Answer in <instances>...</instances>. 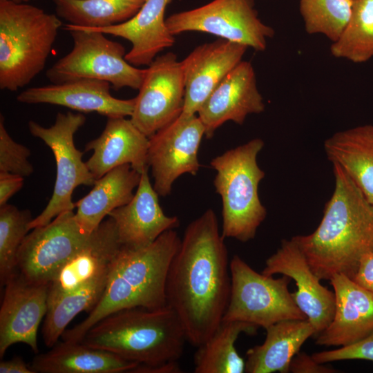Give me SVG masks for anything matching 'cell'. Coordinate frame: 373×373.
Listing matches in <instances>:
<instances>
[{"label":"cell","instance_id":"cell-3","mask_svg":"<svg viewBox=\"0 0 373 373\" xmlns=\"http://www.w3.org/2000/svg\"><path fill=\"white\" fill-rule=\"evenodd\" d=\"M180 242L177 232L170 229L146 247L121 246L110 266L99 300L82 322L64 332L63 341H80L94 325L117 311L166 305L167 273Z\"/></svg>","mask_w":373,"mask_h":373},{"label":"cell","instance_id":"cell-9","mask_svg":"<svg viewBox=\"0 0 373 373\" xmlns=\"http://www.w3.org/2000/svg\"><path fill=\"white\" fill-rule=\"evenodd\" d=\"M86 117L79 113H58L54 124L44 127L30 120L28 129L31 135L41 139L52 151L57 167L56 180L52 195L43 211L28 224L34 228L48 224L59 214L73 211L72 200L74 190L80 185L93 186L95 179L83 162V152L75 145L74 136L85 124Z\"/></svg>","mask_w":373,"mask_h":373},{"label":"cell","instance_id":"cell-37","mask_svg":"<svg viewBox=\"0 0 373 373\" xmlns=\"http://www.w3.org/2000/svg\"><path fill=\"white\" fill-rule=\"evenodd\" d=\"M352 279L373 294V250L365 254L361 258L356 273Z\"/></svg>","mask_w":373,"mask_h":373},{"label":"cell","instance_id":"cell-34","mask_svg":"<svg viewBox=\"0 0 373 373\" xmlns=\"http://www.w3.org/2000/svg\"><path fill=\"white\" fill-rule=\"evenodd\" d=\"M31 153L29 149L15 142L7 131L4 117L0 115V172L10 173L23 178L30 176L34 171L28 161Z\"/></svg>","mask_w":373,"mask_h":373},{"label":"cell","instance_id":"cell-35","mask_svg":"<svg viewBox=\"0 0 373 373\" xmlns=\"http://www.w3.org/2000/svg\"><path fill=\"white\" fill-rule=\"evenodd\" d=\"M318 363L360 359L373 361V331L363 339L349 345L332 350L316 352L312 355Z\"/></svg>","mask_w":373,"mask_h":373},{"label":"cell","instance_id":"cell-8","mask_svg":"<svg viewBox=\"0 0 373 373\" xmlns=\"http://www.w3.org/2000/svg\"><path fill=\"white\" fill-rule=\"evenodd\" d=\"M231 293L222 321H239L258 327L283 320L307 319L289 291L291 278L259 274L239 256L229 263Z\"/></svg>","mask_w":373,"mask_h":373},{"label":"cell","instance_id":"cell-5","mask_svg":"<svg viewBox=\"0 0 373 373\" xmlns=\"http://www.w3.org/2000/svg\"><path fill=\"white\" fill-rule=\"evenodd\" d=\"M61 21L26 3L0 0V88L28 85L44 68Z\"/></svg>","mask_w":373,"mask_h":373},{"label":"cell","instance_id":"cell-12","mask_svg":"<svg viewBox=\"0 0 373 373\" xmlns=\"http://www.w3.org/2000/svg\"><path fill=\"white\" fill-rule=\"evenodd\" d=\"M135 97L131 120L149 138L182 112L185 82L182 61L171 52L157 56Z\"/></svg>","mask_w":373,"mask_h":373},{"label":"cell","instance_id":"cell-13","mask_svg":"<svg viewBox=\"0 0 373 373\" xmlns=\"http://www.w3.org/2000/svg\"><path fill=\"white\" fill-rule=\"evenodd\" d=\"M204 126L197 115H180L149 137L147 164L160 196L171 192L182 175H195L200 168L198 150Z\"/></svg>","mask_w":373,"mask_h":373},{"label":"cell","instance_id":"cell-26","mask_svg":"<svg viewBox=\"0 0 373 373\" xmlns=\"http://www.w3.org/2000/svg\"><path fill=\"white\" fill-rule=\"evenodd\" d=\"M139 364L81 342L63 341L38 354L29 365L34 373L130 372Z\"/></svg>","mask_w":373,"mask_h":373},{"label":"cell","instance_id":"cell-29","mask_svg":"<svg viewBox=\"0 0 373 373\" xmlns=\"http://www.w3.org/2000/svg\"><path fill=\"white\" fill-rule=\"evenodd\" d=\"M56 15L69 24L104 28L125 22L146 0H52Z\"/></svg>","mask_w":373,"mask_h":373},{"label":"cell","instance_id":"cell-15","mask_svg":"<svg viewBox=\"0 0 373 373\" xmlns=\"http://www.w3.org/2000/svg\"><path fill=\"white\" fill-rule=\"evenodd\" d=\"M48 286L27 282L17 272L6 283L0 309V357L13 344L38 354L37 332L48 311Z\"/></svg>","mask_w":373,"mask_h":373},{"label":"cell","instance_id":"cell-41","mask_svg":"<svg viewBox=\"0 0 373 373\" xmlns=\"http://www.w3.org/2000/svg\"><path fill=\"white\" fill-rule=\"evenodd\" d=\"M10 1H14L17 2H25V3L29 1V0H10Z\"/></svg>","mask_w":373,"mask_h":373},{"label":"cell","instance_id":"cell-33","mask_svg":"<svg viewBox=\"0 0 373 373\" xmlns=\"http://www.w3.org/2000/svg\"><path fill=\"white\" fill-rule=\"evenodd\" d=\"M351 0H300V12L305 31L321 34L335 41L351 15Z\"/></svg>","mask_w":373,"mask_h":373},{"label":"cell","instance_id":"cell-25","mask_svg":"<svg viewBox=\"0 0 373 373\" xmlns=\"http://www.w3.org/2000/svg\"><path fill=\"white\" fill-rule=\"evenodd\" d=\"M265 329L264 343L247 351L245 372H289L292 358L315 332L307 319L283 320Z\"/></svg>","mask_w":373,"mask_h":373},{"label":"cell","instance_id":"cell-23","mask_svg":"<svg viewBox=\"0 0 373 373\" xmlns=\"http://www.w3.org/2000/svg\"><path fill=\"white\" fill-rule=\"evenodd\" d=\"M171 1L146 0L139 11L125 22L104 28H82L128 40L132 47L125 55L126 60L133 66H149L158 53L175 43L164 18Z\"/></svg>","mask_w":373,"mask_h":373},{"label":"cell","instance_id":"cell-11","mask_svg":"<svg viewBox=\"0 0 373 373\" xmlns=\"http://www.w3.org/2000/svg\"><path fill=\"white\" fill-rule=\"evenodd\" d=\"M32 230L19 249L17 272L36 285H49L90 236L81 229L73 211L63 212Z\"/></svg>","mask_w":373,"mask_h":373},{"label":"cell","instance_id":"cell-6","mask_svg":"<svg viewBox=\"0 0 373 373\" xmlns=\"http://www.w3.org/2000/svg\"><path fill=\"white\" fill-rule=\"evenodd\" d=\"M264 145L262 139L254 138L211 161L216 171L213 185L222 202L224 238L248 242L254 238L266 218L267 210L258 195L259 184L265 173L257 162Z\"/></svg>","mask_w":373,"mask_h":373},{"label":"cell","instance_id":"cell-4","mask_svg":"<svg viewBox=\"0 0 373 373\" xmlns=\"http://www.w3.org/2000/svg\"><path fill=\"white\" fill-rule=\"evenodd\" d=\"M186 341L180 320L166 305L114 312L94 325L79 342L129 361L153 365L178 361Z\"/></svg>","mask_w":373,"mask_h":373},{"label":"cell","instance_id":"cell-28","mask_svg":"<svg viewBox=\"0 0 373 373\" xmlns=\"http://www.w3.org/2000/svg\"><path fill=\"white\" fill-rule=\"evenodd\" d=\"M258 327L244 321H222L211 336L198 346L194 355L195 373H243L245 361L236 350L242 333L253 335Z\"/></svg>","mask_w":373,"mask_h":373},{"label":"cell","instance_id":"cell-18","mask_svg":"<svg viewBox=\"0 0 373 373\" xmlns=\"http://www.w3.org/2000/svg\"><path fill=\"white\" fill-rule=\"evenodd\" d=\"M111 86L106 81L79 79L29 88L19 94L17 99L23 104H48L82 113L95 112L107 117H131L135 97L116 98L111 94Z\"/></svg>","mask_w":373,"mask_h":373},{"label":"cell","instance_id":"cell-22","mask_svg":"<svg viewBox=\"0 0 373 373\" xmlns=\"http://www.w3.org/2000/svg\"><path fill=\"white\" fill-rule=\"evenodd\" d=\"M125 117H107L100 135L85 145V151H93L86 164L95 180L124 164L140 173L149 167V138Z\"/></svg>","mask_w":373,"mask_h":373},{"label":"cell","instance_id":"cell-19","mask_svg":"<svg viewBox=\"0 0 373 373\" xmlns=\"http://www.w3.org/2000/svg\"><path fill=\"white\" fill-rule=\"evenodd\" d=\"M149 167L141 173L140 180L132 200L114 209L108 217L115 224L122 246L146 247L164 232L179 226L176 216H166L160 207L158 196L149 176Z\"/></svg>","mask_w":373,"mask_h":373},{"label":"cell","instance_id":"cell-39","mask_svg":"<svg viewBox=\"0 0 373 373\" xmlns=\"http://www.w3.org/2000/svg\"><path fill=\"white\" fill-rule=\"evenodd\" d=\"M130 372L134 373H180L181 367L177 361H169L160 364L148 365L139 364Z\"/></svg>","mask_w":373,"mask_h":373},{"label":"cell","instance_id":"cell-14","mask_svg":"<svg viewBox=\"0 0 373 373\" xmlns=\"http://www.w3.org/2000/svg\"><path fill=\"white\" fill-rule=\"evenodd\" d=\"M261 273L267 276L280 274L295 281L297 290L291 293V297L312 325L315 337L329 326L335 312L334 292L321 284L292 238L282 241L278 250L267 259Z\"/></svg>","mask_w":373,"mask_h":373},{"label":"cell","instance_id":"cell-40","mask_svg":"<svg viewBox=\"0 0 373 373\" xmlns=\"http://www.w3.org/2000/svg\"><path fill=\"white\" fill-rule=\"evenodd\" d=\"M0 373H34L29 365H27L21 357H15L8 361L0 363Z\"/></svg>","mask_w":373,"mask_h":373},{"label":"cell","instance_id":"cell-21","mask_svg":"<svg viewBox=\"0 0 373 373\" xmlns=\"http://www.w3.org/2000/svg\"><path fill=\"white\" fill-rule=\"evenodd\" d=\"M329 280L335 295L334 315L329 326L316 337V343L349 345L373 331V294L342 274Z\"/></svg>","mask_w":373,"mask_h":373},{"label":"cell","instance_id":"cell-1","mask_svg":"<svg viewBox=\"0 0 373 373\" xmlns=\"http://www.w3.org/2000/svg\"><path fill=\"white\" fill-rule=\"evenodd\" d=\"M229 263L216 215L209 209L186 227L166 280V305L196 347L222 321L231 293Z\"/></svg>","mask_w":373,"mask_h":373},{"label":"cell","instance_id":"cell-16","mask_svg":"<svg viewBox=\"0 0 373 373\" xmlns=\"http://www.w3.org/2000/svg\"><path fill=\"white\" fill-rule=\"evenodd\" d=\"M265 108L254 68L249 61H241L211 93L197 114L205 137L211 138L224 122L242 125L247 115L261 113Z\"/></svg>","mask_w":373,"mask_h":373},{"label":"cell","instance_id":"cell-31","mask_svg":"<svg viewBox=\"0 0 373 373\" xmlns=\"http://www.w3.org/2000/svg\"><path fill=\"white\" fill-rule=\"evenodd\" d=\"M351 15L339 37L330 46L336 58L361 64L373 58V0H351Z\"/></svg>","mask_w":373,"mask_h":373},{"label":"cell","instance_id":"cell-38","mask_svg":"<svg viewBox=\"0 0 373 373\" xmlns=\"http://www.w3.org/2000/svg\"><path fill=\"white\" fill-rule=\"evenodd\" d=\"M23 183L22 176L0 172V207L8 204L10 198L22 188Z\"/></svg>","mask_w":373,"mask_h":373},{"label":"cell","instance_id":"cell-27","mask_svg":"<svg viewBox=\"0 0 373 373\" xmlns=\"http://www.w3.org/2000/svg\"><path fill=\"white\" fill-rule=\"evenodd\" d=\"M328 160L338 164L373 204V124L338 131L324 142Z\"/></svg>","mask_w":373,"mask_h":373},{"label":"cell","instance_id":"cell-7","mask_svg":"<svg viewBox=\"0 0 373 373\" xmlns=\"http://www.w3.org/2000/svg\"><path fill=\"white\" fill-rule=\"evenodd\" d=\"M64 29L73 39L72 50L49 68L46 76L52 84L79 79L108 82L118 90L128 87L139 90L145 69L128 63L124 46L101 32L67 23Z\"/></svg>","mask_w":373,"mask_h":373},{"label":"cell","instance_id":"cell-30","mask_svg":"<svg viewBox=\"0 0 373 373\" xmlns=\"http://www.w3.org/2000/svg\"><path fill=\"white\" fill-rule=\"evenodd\" d=\"M109 269L48 306L42 333L45 345L53 347L69 323L80 312L91 311L99 300Z\"/></svg>","mask_w":373,"mask_h":373},{"label":"cell","instance_id":"cell-36","mask_svg":"<svg viewBox=\"0 0 373 373\" xmlns=\"http://www.w3.org/2000/svg\"><path fill=\"white\" fill-rule=\"evenodd\" d=\"M289 372L293 373H333L336 370L317 363L312 356L298 352L292 358Z\"/></svg>","mask_w":373,"mask_h":373},{"label":"cell","instance_id":"cell-32","mask_svg":"<svg viewBox=\"0 0 373 373\" xmlns=\"http://www.w3.org/2000/svg\"><path fill=\"white\" fill-rule=\"evenodd\" d=\"M28 209L6 204L0 207V282L4 286L17 273L19 249L30 231L32 220Z\"/></svg>","mask_w":373,"mask_h":373},{"label":"cell","instance_id":"cell-17","mask_svg":"<svg viewBox=\"0 0 373 373\" xmlns=\"http://www.w3.org/2000/svg\"><path fill=\"white\" fill-rule=\"evenodd\" d=\"M247 48L221 38L194 48L182 61L185 94L181 115H197L211 93L242 61Z\"/></svg>","mask_w":373,"mask_h":373},{"label":"cell","instance_id":"cell-10","mask_svg":"<svg viewBox=\"0 0 373 373\" xmlns=\"http://www.w3.org/2000/svg\"><path fill=\"white\" fill-rule=\"evenodd\" d=\"M166 24L174 36L189 31L206 32L257 51H264L275 33L258 17L254 0H213L171 15Z\"/></svg>","mask_w":373,"mask_h":373},{"label":"cell","instance_id":"cell-20","mask_svg":"<svg viewBox=\"0 0 373 373\" xmlns=\"http://www.w3.org/2000/svg\"><path fill=\"white\" fill-rule=\"evenodd\" d=\"M121 246L115 222L109 217L90 234L50 283L48 306L107 271Z\"/></svg>","mask_w":373,"mask_h":373},{"label":"cell","instance_id":"cell-2","mask_svg":"<svg viewBox=\"0 0 373 373\" xmlns=\"http://www.w3.org/2000/svg\"><path fill=\"white\" fill-rule=\"evenodd\" d=\"M332 164L334 190L319 225L309 235L292 237L314 274L329 280L338 274L352 278L361 258L373 250V204Z\"/></svg>","mask_w":373,"mask_h":373},{"label":"cell","instance_id":"cell-24","mask_svg":"<svg viewBox=\"0 0 373 373\" xmlns=\"http://www.w3.org/2000/svg\"><path fill=\"white\" fill-rule=\"evenodd\" d=\"M140 177L130 164H124L95 180L91 191L75 202V218L81 229L90 234L111 211L128 204Z\"/></svg>","mask_w":373,"mask_h":373}]
</instances>
